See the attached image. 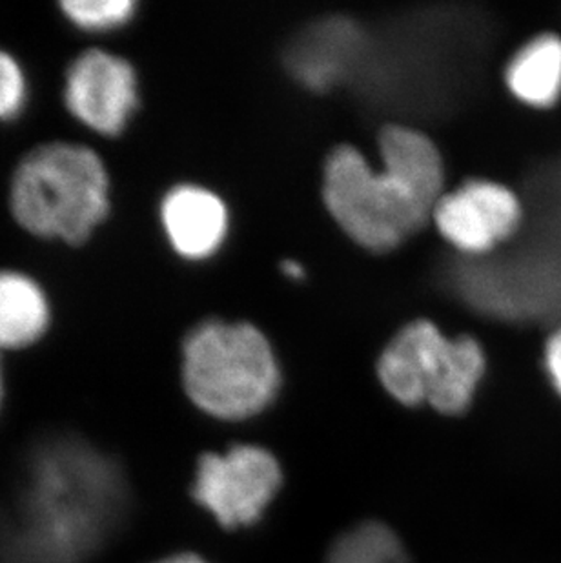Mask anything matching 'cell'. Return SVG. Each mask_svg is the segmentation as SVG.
Returning a JSON list of instances; mask_svg holds the SVG:
<instances>
[{
	"label": "cell",
	"instance_id": "cell-6",
	"mask_svg": "<svg viewBox=\"0 0 561 563\" xmlns=\"http://www.w3.org/2000/svg\"><path fill=\"white\" fill-rule=\"evenodd\" d=\"M283 484L279 463L266 449L238 445L205 454L197 465L191 496L224 529L254 526Z\"/></svg>",
	"mask_w": 561,
	"mask_h": 563
},
{
	"label": "cell",
	"instance_id": "cell-12",
	"mask_svg": "<svg viewBox=\"0 0 561 563\" xmlns=\"http://www.w3.org/2000/svg\"><path fill=\"white\" fill-rule=\"evenodd\" d=\"M327 563H410L391 527L366 521L344 532L330 548Z\"/></svg>",
	"mask_w": 561,
	"mask_h": 563
},
{
	"label": "cell",
	"instance_id": "cell-13",
	"mask_svg": "<svg viewBox=\"0 0 561 563\" xmlns=\"http://www.w3.org/2000/svg\"><path fill=\"white\" fill-rule=\"evenodd\" d=\"M64 15L79 27L97 32V30H112L122 26L132 19L138 4L132 0H72L63 2Z\"/></svg>",
	"mask_w": 561,
	"mask_h": 563
},
{
	"label": "cell",
	"instance_id": "cell-4",
	"mask_svg": "<svg viewBox=\"0 0 561 563\" xmlns=\"http://www.w3.org/2000/svg\"><path fill=\"white\" fill-rule=\"evenodd\" d=\"M487 349L476 335L447 332L429 318L403 324L376 357V379L396 404L438 415L471 409L487 376Z\"/></svg>",
	"mask_w": 561,
	"mask_h": 563
},
{
	"label": "cell",
	"instance_id": "cell-9",
	"mask_svg": "<svg viewBox=\"0 0 561 563\" xmlns=\"http://www.w3.org/2000/svg\"><path fill=\"white\" fill-rule=\"evenodd\" d=\"M161 223L169 246L183 260H212L230 234V208L218 191L179 185L161 202Z\"/></svg>",
	"mask_w": 561,
	"mask_h": 563
},
{
	"label": "cell",
	"instance_id": "cell-16",
	"mask_svg": "<svg viewBox=\"0 0 561 563\" xmlns=\"http://www.w3.org/2000/svg\"><path fill=\"white\" fill-rule=\"evenodd\" d=\"M157 563H208L207 560H202L201 556L191 553L175 554L169 559L161 560Z\"/></svg>",
	"mask_w": 561,
	"mask_h": 563
},
{
	"label": "cell",
	"instance_id": "cell-7",
	"mask_svg": "<svg viewBox=\"0 0 561 563\" xmlns=\"http://www.w3.org/2000/svg\"><path fill=\"white\" fill-rule=\"evenodd\" d=\"M524 202L513 188L487 177H469L447 188L432 212V229L458 254H493L518 234Z\"/></svg>",
	"mask_w": 561,
	"mask_h": 563
},
{
	"label": "cell",
	"instance_id": "cell-10",
	"mask_svg": "<svg viewBox=\"0 0 561 563\" xmlns=\"http://www.w3.org/2000/svg\"><path fill=\"white\" fill-rule=\"evenodd\" d=\"M508 93L530 108H551L561 97V38L543 33L510 57L504 74Z\"/></svg>",
	"mask_w": 561,
	"mask_h": 563
},
{
	"label": "cell",
	"instance_id": "cell-11",
	"mask_svg": "<svg viewBox=\"0 0 561 563\" xmlns=\"http://www.w3.org/2000/svg\"><path fill=\"white\" fill-rule=\"evenodd\" d=\"M48 324L50 305L43 288L19 272H0V349L32 345Z\"/></svg>",
	"mask_w": 561,
	"mask_h": 563
},
{
	"label": "cell",
	"instance_id": "cell-17",
	"mask_svg": "<svg viewBox=\"0 0 561 563\" xmlns=\"http://www.w3.org/2000/svg\"><path fill=\"white\" fill-rule=\"evenodd\" d=\"M2 398H4V379H2V367H0V405H2Z\"/></svg>",
	"mask_w": 561,
	"mask_h": 563
},
{
	"label": "cell",
	"instance_id": "cell-3",
	"mask_svg": "<svg viewBox=\"0 0 561 563\" xmlns=\"http://www.w3.org/2000/svg\"><path fill=\"white\" fill-rule=\"evenodd\" d=\"M180 354L186 396L216 420L255 418L283 388L276 349L263 330L243 319H205L186 334Z\"/></svg>",
	"mask_w": 561,
	"mask_h": 563
},
{
	"label": "cell",
	"instance_id": "cell-8",
	"mask_svg": "<svg viewBox=\"0 0 561 563\" xmlns=\"http://www.w3.org/2000/svg\"><path fill=\"white\" fill-rule=\"evenodd\" d=\"M64 99L80 123L116 135L138 108V79L127 60L101 49H90L69 66Z\"/></svg>",
	"mask_w": 561,
	"mask_h": 563
},
{
	"label": "cell",
	"instance_id": "cell-15",
	"mask_svg": "<svg viewBox=\"0 0 561 563\" xmlns=\"http://www.w3.org/2000/svg\"><path fill=\"white\" fill-rule=\"evenodd\" d=\"M546 371L552 387L561 396V329L552 332L546 343Z\"/></svg>",
	"mask_w": 561,
	"mask_h": 563
},
{
	"label": "cell",
	"instance_id": "cell-2",
	"mask_svg": "<svg viewBox=\"0 0 561 563\" xmlns=\"http://www.w3.org/2000/svg\"><path fill=\"white\" fill-rule=\"evenodd\" d=\"M372 161L360 144H338L324 161L323 201L352 243L388 254L430 229L447 191L446 159L427 133L388 124Z\"/></svg>",
	"mask_w": 561,
	"mask_h": 563
},
{
	"label": "cell",
	"instance_id": "cell-1",
	"mask_svg": "<svg viewBox=\"0 0 561 563\" xmlns=\"http://www.w3.org/2000/svg\"><path fill=\"white\" fill-rule=\"evenodd\" d=\"M122 468L77 438H50L28 452L0 501V563H85L128 512Z\"/></svg>",
	"mask_w": 561,
	"mask_h": 563
},
{
	"label": "cell",
	"instance_id": "cell-14",
	"mask_svg": "<svg viewBox=\"0 0 561 563\" xmlns=\"http://www.w3.org/2000/svg\"><path fill=\"white\" fill-rule=\"evenodd\" d=\"M26 101V80L11 55L0 52V119L15 118Z\"/></svg>",
	"mask_w": 561,
	"mask_h": 563
},
{
	"label": "cell",
	"instance_id": "cell-5",
	"mask_svg": "<svg viewBox=\"0 0 561 563\" xmlns=\"http://www.w3.org/2000/svg\"><path fill=\"white\" fill-rule=\"evenodd\" d=\"M101 157L77 144H44L22 161L11 185V210L21 227L79 245L110 210Z\"/></svg>",
	"mask_w": 561,
	"mask_h": 563
}]
</instances>
